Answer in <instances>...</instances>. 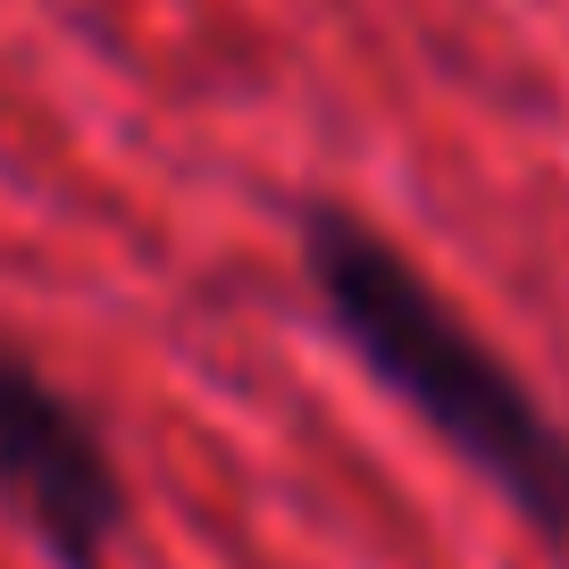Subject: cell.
<instances>
[{
    "label": "cell",
    "instance_id": "1",
    "mask_svg": "<svg viewBox=\"0 0 569 569\" xmlns=\"http://www.w3.org/2000/svg\"><path fill=\"white\" fill-rule=\"evenodd\" d=\"M302 277L352 360L410 410V419L469 461L536 536L569 545V427L545 393L469 327V310L427 277L369 210L319 193L293 210Z\"/></svg>",
    "mask_w": 569,
    "mask_h": 569
},
{
    "label": "cell",
    "instance_id": "2",
    "mask_svg": "<svg viewBox=\"0 0 569 569\" xmlns=\"http://www.w3.org/2000/svg\"><path fill=\"white\" fill-rule=\"evenodd\" d=\"M0 502L59 569H109L134 519L109 427L18 336H0Z\"/></svg>",
    "mask_w": 569,
    "mask_h": 569
}]
</instances>
